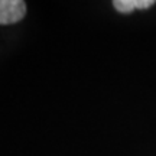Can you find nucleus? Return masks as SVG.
Here are the masks:
<instances>
[{"label": "nucleus", "mask_w": 156, "mask_h": 156, "mask_svg": "<svg viewBox=\"0 0 156 156\" xmlns=\"http://www.w3.org/2000/svg\"><path fill=\"white\" fill-rule=\"evenodd\" d=\"M155 3V0H114L113 6L120 13H132L136 9H149Z\"/></svg>", "instance_id": "obj_2"}, {"label": "nucleus", "mask_w": 156, "mask_h": 156, "mask_svg": "<svg viewBox=\"0 0 156 156\" xmlns=\"http://www.w3.org/2000/svg\"><path fill=\"white\" fill-rule=\"evenodd\" d=\"M26 3L22 0H0V25H12L22 20Z\"/></svg>", "instance_id": "obj_1"}]
</instances>
